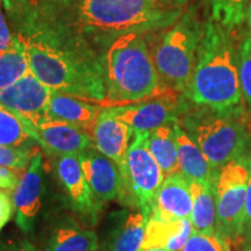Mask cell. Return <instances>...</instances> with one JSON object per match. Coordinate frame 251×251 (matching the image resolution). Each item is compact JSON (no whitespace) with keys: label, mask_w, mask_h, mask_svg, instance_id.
Here are the masks:
<instances>
[{"label":"cell","mask_w":251,"mask_h":251,"mask_svg":"<svg viewBox=\"0 0 251 251\" xmlns=\"http://www.w3.org/2000/svg\"><path fill=\"white\" fill-rule=\"evenodd\" d=\"M184 97L194 105L244 112L233 31L213 20L203 25L197 62Z\"/></svg>","instance_id":"obj_1"},{"label":"cell","mask_w":251,"mask_h":251,"mask_svg":"<svg viewBox=\"0 0 251 251\" xmlns=\"http://www.w3.org/2000/svg\"><path fill=\"white\" fill-rule=\"evenodd\" d=\"M29 70L41 83L91 102L102 103L106 98L103 67L87 55L62 46L52 35L41 31L17 35Z\"/></svg>","instance_id":"obj_2"},{"label":"cell","mask_w":251,"mask_h":251,"mask_svg":"<svg viewBox=\"0 0 251 251\" xmlns=\"http://www.w3.org/2000/svg\"><path fill=\"white\" fill-rule=\"evenodd\" d=\"M67 23L80 33L121 36L170 27L183 14L165 0H69Z\"/></svg>","instance_id":"obj_3"},{"label":"cell","mask_w":251,"mask_h":251,"mask_svg":"<svg viewBox=\"0 0 251 251\" xmlns=\"http://www.w3.org/2000/svg\"><path fill=\"white\" fill-rule=\"evenodd\" d=\"M105 107L127 105L149 99L168 89L159 77L142 34L118 36L103 63Z\"/></svg>","instance_id":"obj_4"},{"label":"cell","mask_w":251,"mask_h":251,"mask_svg":"<svg viewBox=\"0 0 251 251\" xmlns=\"http://www.w3.org/2000/svg\"><path fill=\"white\" fill-rule=\"evenodd\" d=\"M244 112L218 111L181 103L177 122L216 170L251 153V133Z\"/></svg>","instance_id":"obj_5"},{"label":"cell","mask_w":251,"mask_h":251,"mask_svg":"<svg viewBox=\"0 0 251 251\" xmlns=\"http://www.w3.org/2000/svg\"><path fill=\"white\" fill-rule=\"evenodd\" d=\"M203 25L192 11L183 13L159 35L150 54L163 84L184 93L196 67Z\"/></svg>","instance_id":"obj_6"},{"label":"cell","mask_w":251,"mask_h":251,"mask_svg":"<svg viewBox=\"0 0 251 251\" xmlns=\"http://www.w3.org/2000/svg\"><path fill=\"white\" fill-rule=\"evenodd\" d=\"M249 156L235 159L222 166L215 180V234L228 241L242 238L249 180Z\"/></svg>","instance_id":"obj_7"},{"label":"cell","mask_w":251,"mask_h":251,"mask_svg":"<svg viewBox=\"0 0 251 251\" xmlns=\"http://www.w3.org/2000/svg\"><path fill=\"white\" fill-rule=\"evenodd\" d=\"M149 131H136L127 153V169L120 199L126 198L147 216L151 215L153 200L165 176L148 149Z\"/></svg>","instance_id":"obj_8"},{"label":"cell","mask_w":251,"mask_h":251,"mask_svg":"<svg viewBox=\"0 0 251 251\" xmlns=\"http://www.w3.org/2000/svg\"><path fill=\"white\" fill-rule=\"evenodd\" d=\"M183 99L179 92L165 89L151 98L127 105L106 107L115 118L120 119L136 131H152L162 126L178 120Z\"/></svg>","instance_id":"obj_9"},{"label":"cell","mask_w":251,"mask_h":251,"mask_svg":"<svg viewBox=\"0 0 251 251\" xmlns=\"http://www.w3.org/2000/svg\"><path fill=\"white\" fill-rule=\"evenodd\" d=\"M51 92L52 90L41 83L29 70L11 86L0 91V102L18 114L34 131L41 122L48 119L47 112Z\"/></svg>","instance_id":"obj_10"},{"label":"cell","mask_w":251,"mask_h":251,"mask_svg":"<svg viewBox=\"0 0 251 251\" xmlns=\"http://www.w3.org/2000/svg\"><path fill=\"white\" fill-rule=\"evenodd\" d=\"M42 152H31L29 164L12 194L15 224L23 233H30L42 208L43 164Z\"/></svg>","instance_id":"obj_11"},{"label":"cell","mask_w":251,"mask_h":251,"mask_svg":"<svg viewBox=\"0 0 251 251\" xmlns=\"http://www.w3.org/2000/svg\"><path fill=\"white\" fill-rule=\"evenodd\" d=\"M134 131L127 124L115 118L103 107L92 133L93 147L117 164L121 174L122 185L127 169V153Z\"/></svg>","instance_id":"obj_12"},{"label":"cell","mask_w":251,"mask_h":251,"mask_svg":"<svg viewBox=\"0 0 251 251\" xmlns=\"http://www.w3.org/2000/svg\"><path fill=\"white\" fill-rule=\"evenodd\" d=\"M85 179L100 202L111 201L121 196L122 178L117 164L94 147L78 155Z\"/></svg>","instance_id":"obj_13"},{"label":"cell","mask_w":251,"mask_h":251,"mask_svg":"<svg viewBox=\"0 0 251 251\" xmlns=\"http://www.w3.org/2000/svg\"><path fill=\"white\" fill-rule=\"evenodd\" d=\"M56 174L70 199L72 207L80 214L96 218L100 201L94 197L87 184L78 155L57 156Z\"/></svg>","instance_id":"obj_14"},{"label":"cell","mask_w":251,"mask_h":251,"mask_svg":"<svg viewBox=\"0 0 251 251\" xmlns=\"http://www.w3.org/2000/svg\"><path fill=\"white\" fill-rule=\"evenodd\" d=\"M36 142L55 155H79L92 148V136L75 126L54 119H46L34 129Z\"/></svg>","instance_id":"obj_15"},{"label":"cell","mask_w":251,"mask_h":251,"mask_svg":"<svg viewBox=\"0 0 251 251\" xmlns=\"http://www.w3.org/2000/svg\"><path fill=\"white\" fill-rule=\"evenodd\" d=\"M191 212L192 196L190 179L181 172L165 177L159 190L157 191L150 216L166 221H175L190 219Z\"/></svg>","instance_id":"obj_16"},{"label":"cell","mask_w":251,"mask_h":251,"mask_svg":"<svg viewBox=\"0 0 251 251\" xmlns=\"http://www.w3.org/2000/svg\"><path fill=\"white\" fill-rule=\"evenodd\" d=\"M101 106L71 94L52 90L47 118L67 122L92 136Z\"/></svg>","instance_id":"obj_17"},{"label":"cell","mask_w":251,"mask_h":251,"mask_svg":"<svg viewBox=\"0 0 251 251\" xmlns=\"http://www.w3.org/2000/svg\"><path fill=\"white\" fill-rule=\"evenodd\" d=\"M174 127L178 147L179 171L190 180L215 185L219 170L213 168L205 153L191 140L177 121L174 124Z\"/></svg>","instance_id":"obj_18"},{"label":"cell","mask_w":251,"mask_h":251,"mask_svg":"<svg viewBox=\"0 0 251 251\" xmlns=\"http://www.w3.org/2000/svg\"><path fill=\"white\" fill-rule=\"evenodd\" d=\"M192 233L193 227L190 219L166 221L150 216L141 251L155 248L169 251H181Z\"/></svg>","instance_id":"obj_19"},{"label":"cell","mask_w":251,"mask_h":251,"mask_svg":"<svg viewBox=\"0 0 251 251\" xmlns=\"http://www.w3.org/2000/svg\"><path fill=\"white\" fill-rule=\"evenodd\" d=\"M192 196V212L190 221L193 231L200 234H215L216 202L214 185L190 180Z\"/></svg>","instance_id":"obj_20"},{"label":"cell","mask_w":251,"mask_h":251,"mask_svg":"<svg viewBox=\"0 0 251 251\" xmlns=\"http://www.w3.org/2000/svg\"><path fill=\"white\" fill-rule=\"evenodd\" d=\"M174 124L175 122L164 125L155 130L149 131L147 140L149 151L162 169L165 177L180 172Z\"/></svg>","instance_id":"obj_21"},{"label":"cell","mask_w":251,"mask_h":251,"mask_svg":"<svg viewBox=\"0 0 251 251\" xmlns=\"http://www.w3.org/2000/svg\"><path fill=\"white\" fill-rule=\"evenodd\" d=\"M98 236L93 230L61 227L50 235L45 251H97Z\"/></svg>","instance_id":"obj_22"},{"label":"cell","mask_w":251,"mask_h":251,"mask_svg":"<svg viewBox=\"0 0 251 251\" xmlns=\"http://www.w3.org/2000/svg\"><path fill=\"white\" fill-rule=\"evenodd\" d=\"M148 220L140 209L127 213L113 238L112 251H141Z\"/></svg>","instance_id":"obj_23"},{"label":"cell","mask_w":251,"mask_h":251,"mask_svg":"<svg viewBox=\"0 0 251 251\" xmlns=\"http://www.w3.org/2000/svg\"><path fill=\"white\" fill-rule=\"evenodd\" d=\"M35 134L23 119L0 102V144L28 148Z\"/></svg>","instance_id":"obj_24"},{"label":"cell","mask_w":251,"mask_h":251,"mask_svg":"<svg viewBox=\"0 0 251 251\" xmlns=\"http://www.w3.org/2000/svg\"><path fill=\"white\" fill-rule=\"evenodd\" d=\"M249 0H209L211 20L234 31L244 24Z\"/></svg>","instance_id":"obj_25"},{"label":"cell","mask_w":251,"mask_h":251,"mask_svg":"<svg viewBox=\"0 0 251 251\" xmlns=\"http://www.w3.org/2000/svg\"><path fill=\"white\" fill-rule=\"evenodd\" d=\"M29 71L23 48L0 54V91L11 86Z\"/></svg>","instance_id":"obj_26"},{"label":"cell","mask_w":251,"mask_h":251,"mask_svg":"<svg viewBox=\"0 0 251 251\" xmlns=\"http://www.w3.org/2000/svg\"><path fill=\"white\" fill-rule=\"evenodd\" d=\"M237 68L241 92L251 114V35H246L238 43Z\"/></svg>","instance_id":"obj_27"},{"label":"cell","mask_w":251,"mask_h":251,"mask_svg":"<svg viewBox=\"0 0 251 251\" xmlns=\"http://www.w3.org/2000/svg\"><path fill=\"white\" fill-rule=\"evenodd\" d=\"M181 251H231L229 241L218 234L206 235L193 231Z\"/></svg>","instance_id":"obj_28"},{"label":"cell","mask_w":251,"mask_h":251,"mask_svg":"<svg viewBox=\"0 0 251 251\" xmlns=\"http://www.w3.org/2000/svg\"><path fill=\"white\" fill-rule=\"evenodd\" d=\"M30 157V149L0 144V166L25 171L29 164Z\"/></svg>","instance_id":"obj_29"},{"label":"cell","mask_w":251,"mask_h":251,"mask_svg":"<svg viewBox=\"0 0 251 251\" xmlns=\"http://www.w3.org/2000/svg\"><path fill=\"white\" fill-rule=\"evenodd\" d=\"M20 42L18 37L14 36L9 30L8 25L6 23L0 6V54L11 51V50L20 48Z\"/></svg>","instance_id":"obj_30"},{"label":"cell","mask_w":251,"mask_h":251,"mask_svg":"<svg viewBox=\"0 0 251 251\" xmlns=\"http://www.w3.org/2000/svg\"><path fill=\"white\" fill-rule=\"evenodd\" d=\"M242 241L243 243L251 241V155L249 156V180H248L246 209H244Z\"/></svg>","instance_id":"obj_31"},{"label":"cell","mask_w":251,"mask_h":251,"mask_svg":"<svg viewBox=\"0 0 251 251\" xmlns=\"http://www.w3.org/2000/svg\"><path fill=\"white\" fill-rule=\"evenodd\" d=\"M24 172L0 166V188L4 191H14Z\"/></svg>","instance_id":"obj_32"},{"label":"cell","mask_w":251,"mask_h":251,"mask_svg":"<svg viewBox=\"0 0 251 251\" xmlns=\"http://www.w3.org/2000/svg\"><path fill=\"white\" fill-rule=\"evenodd\" d=\"M14 212L13 200L5 191H0V231L8 224Z\"/></svg>","instance_id":"obj_33"},{"label":"cell","mask_w":251,"mask_h":251,"mask_svg":"<svg viewBox=\"0 0 251 251\" xmlns=\"http://www.w3.org/2000/svg\"><path fill=\"white\" fill-rule=\"evenodd\" d=\"M0 251H40L37 248L24 238L0 240Z\"/></svg>","instance_id":"obj_34"},{"label":"cell","mask_w":251,"mask_h":251,"mask_svg":"<svg viewBox=\"0 0 251 251\" xmlns=\"http://www.w3.org/2000/svg\"><path fill=\"white\" fill-rule=\"evenodd\" d=\"M246 21L248 24V27H249V29L251 31V0H249V4H248V7H247Z\"/></svg>","instance_id":"obj_35"},{"label":"cell","mask_w":251,"mask_h":251,"mask_svg":"<svg viewBox=\"0 0 251 251\" xmlns=\"http://www.w3.org/2000/svg\"><path fill=\"white\" fill-rule=\"evenodd\" d=\"M238 251H251V241H248V242H244L242 248H241Z\"/></svg>","instance_id":"obj_36"},{"label":"cell","mask_w":251,"mask_h":251,"mask_svg":"<svg viewBox=\"0 0 251 251\" xmlns=\"http://www.w3.org/2000/svg\"><path fill=\"white\" fill-rule=\"evenodd\" d=\"M144 251H169L165 249H158V248H155V249H149V250H144Z\"/></svg>","instance_id":"obj_37"}]
</instances>
